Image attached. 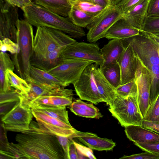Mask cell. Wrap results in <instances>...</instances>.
Segmentation results:
<instances>
[{
    "mask_svg": "<svg viewBox=\"0 0 159 159\" xmlns=\"http://www.w3.org/2000/svg\"><path fill=\"white\" fill-rule=\"evenodd\" d=\"M15 140L17 143H9L7 150L12 159H66L56 136L41 129L37 122L32 121Z\"/></svg>",
    "mask_w": 159,
    "mask_h": 159,
    "instance_id": "1",
    "label": "cell"
},
{
    "mask_svg": "<svg viewBox=\"0 0 159 159\" xmlns=\"http://www.w3.org/2000/svg\"><path fill=\"white\" fill-rule=\"evenodd\" d=\"M127 39L130 42L136 56L150 73V107L159 94V43L154 38L143 33Z\"/></svg>",
    "mask_w": 159,
    "mask_h": 159,
    "instance_id": "2",
    "label": "cell"
},
{
    "mask_svg": "<svg viewBox=\"0 0 159 159\" xmlns=\"http://www.w3.org/2000/svg\"><path fill=\"white\" fill-rule=\"evenodd\" d=\"M22 10L25 19L32 26L58 30L73 39H81L86 35L83 28L74 24L68 17L58 15L33 1L25 5Z\"/></svg>",
    "mask_w": 159,
    "mask_h": 159,
    "instance_id": "3",
    "label": "cell"
},
{
    "mask_svg": "<svg viewBox=\"0 0 159 159\" xmlns=\"http://www.w3.org/2000/svg\"><path fill=\"white\" fill-rule=\"evenodd\" d=\"M16 43L18 52L12 59L18 75L26 81L29 76L30 59L33 50L34 36L32 25L26 20L19 19L16 23Z\"/></svg>",
    "mask_w": 159,
    "mask_h": 159,
    "instance_id": "4",
    "label": "cell"
},
{
    "mask_svg": "<svg viewBox=\"0 0 159 159\" xmlns=\"http://www.w3.org/2000/svg\"><path fill=\"white\" fill-rule=\"evenodd\" d=\"M76 40L64 32L43 26L37 27L32 55H43L66 47Z\"/></svg>",
    "mask_w": 159,
    "mask_h": 159,
    "instance_id": "5",
    "label": "cell"
},
{
    "mask_svg": "<svg viewBox=\"0 0 159 159\" xmlns=\"http://www.w3.org/2000/svg\"><path fill=\"white\" fill-rule=\"evenodd\" d=\"M109 105L112 115L122 126H142L144 119L139 107L138 95L125 98L117 95Z\"/></svg>",
    "mask_w": 159,
    "mask_h": 159,
    "instance_id": "6",
    "label": "cell"
},
{
    "mask_svg": "<svg viewBox=\"0 0 159 159\" xmlns=\"http://www.w3.org/2000/svg\"><path fill=\"white\" fill-rule=\"evenodd\" d=\"M123 13L118 5H112L86 27L87 41L94 43L105 38V35L112 25L123 18Z\"/></svg>",
    "mask_w": 159,
    "mask_h": 159,
    "instance_id": "7",
    "label": "cell"
},
{
    "mask_svg": "<svg viewBox=\"0 0 159 159\" xmlns=\"http://www.w3.org/2000/svg\"><path fill=\"white\" fill-rule=\"evenodd\" d=\"M92 61L81 59L61 58L57 66L47 71L61 83L65 88L74 84Z\"/></svg>",
    "mask_w": 159,
    "mask_h": 159,
    "instance_id": "8",
    "label": "cell"
},
{
    "mask_svg": "<svg viewBox=\"0 0 159 159\" xmlns=\"http://www.w3.org/2000/svg\"><path fill=\"white\" fill-rule=\"evenodd\" d=\"M61 58L91 61L100 67L104 63L101 49L98 44L76 41L64 48L61 52Z\"/></svg>",
    "mask_w": 159,
    "mask_h": 159,
    "instance_id": "9",
    "label": "cell"
},
{
    "mask_svg": "<svg viewBox=\"0 0 159 159\" xmlns=\"http://www.w3.org/2000/svg\"><path fill=\"white\" fill-rule=\"evenodd\" d=\"M33 117L31 109L20 100L9 112L1 118L7 130L21 133L29 129Z\"/></svg>",
    "mask_w": 159,
    "mask_h": 159,
    "instance_id": "10",
    "label": "cell"
},
{
    "mask_svg": "<svg viewBox=\"0 0 159 159\" xmlns=\"http://www.w3.org/2000/svg\"><path fill=\"white\" fill-rule=\"evenodd\" d=\"M95 64L92 63L84 70L79 78L73 84L75 92L80 98L97 104L103 102L94 80Z\"/></svg>",
    "mask_w": 159,
    "mask_h": 159,
    "instance_id": "11",
    "label": "cell"
},
{
    "mask_svg": "<svg viewBox=\"0 0 159 159\" xmlns=\"http://www.w3.org/2000/svg\"><path fill=\"white\" fill-rule=\"evenodd\" d=\"M135 55L136 60L134 80L137 87L139 107L144 119L149 107L152 80L149 70Z\"/></svg>",
    "mask_w": 159,
    "mask_h": 159,
    "instance_id": "12",
    "label": "cell"
},
{
    "mask_svg": "<svg viewBox=\"0 0 159 159\" xmlns=\"http://www.w3.org/2000/svg\"><path fill=\"white\" fill-rule=\"evenodd\" d=\"M0 39L7 38L16 43L18 7L4 0H0Z\"/></svg>",
    "mask_w": 159,
    "mask_h": 159,
    "instance_id": "13",
    "label": "cell"
},
{
    "mask_svg": "<svg viewBox=\"0 0 159 159\" xmlns=\"http://www.w3.org/2000/svg\"><path fill=\"white\" fill-rule=\"evenodd\" d=\"M31 110L40 128L47 133L55 136L72 137L76 130L71 125L41 112L32 109Z\"/></svg>",
    "mask_w": 159,
    "mask_h": 159,
    "instance_id": "14",
    "label": "cell"
},
{
    "mask_svg": "<svg viewBox=\"0 0 159 159\" xmlns=\"http://www.w3.org/2000/svg\"><path fill=\"white\" fill-rule=\"evenodd\" d=\"M125 50L118 63L121 73V83L122 85L134 79L136 57L130 42L127 39Z\"/></svg>",
    "mask_w": 159,
    "mask_h": 159,
    "instance_id": "15",
    "label": "cell"
},
{
    "mask_svg": "<svg viewBox=\"0 0 159 159\" xmlns=\"http://www.w3.org/2000/svg\"><path fill=\"white\" fill-rule=\"evenodd\" d=\"M92 149L98 151H109L113 149L116 143L111 139L98 137L96 134L75 130L72 136Z\"/></svg>",
    "mask_w": 159,
    "mask_h": 159,
    "instance_id": "16",
    "label": "cell"
},
{
    "mask_svg": "<svg viewBox=\"0 0 159 159\" xmlns=\"http://www.w3.org/2000/svg\"><path fill=\"white\" fill-rule=\"evenodd\" d=\"M26 81L49 89L63 87L61 82L47 71L31 65L29 69V77Z\"/></svg>",
    "mask_w": 159,
    "mask_h": 159,
    "instance_id": "17",
    "label": "cell"
},
{
    "mask_svg": "<svg viewBox=\"0 0 159 159\" xmlns=\"http://www.w3.org/2000/svg\"><path fill=\"white\" fill-rule=\"evenodd\" d=\"M28 83L30 87V91L26 95L21 94L20 98V101L25 104L39 96L47 95L73 96L74 95L72 90L66 89L63 87L49 89L34 83Z\"/></svg>",
    "mask_w": 159,
    "mask_h": 159,
    "instance_id": "18",
    "label": "cell"
},
{
    "mask_svg": "<svg viewBox=\"0 0 159 159\" xmlns=\"http://www.w3.org/2000/svg\"><path fill=\"white\" fill-rule=\"evenodd\" d=\"M140 30L132 26L123 18L117 20L110 28L105 38L108 39H125L139 35Z\"/></svg>",
    "mask_w": 159,
    "mask_h": 159,
    "instance_id": "19",
    "label": "cell"
},
{
    "mask_svg": "<svg viewBox=\"0 0 159 159\" xmlns=\"http://www.w3.org/2000/svg\"><path fill=\"white\" fill-rule=\"evenodd\" d=\"M125 48L123 40L111 39L101 49L104 60L102 68L118 63L122 56Z\"/></svg>",
    "mask_w": 159,
    "mask_h": 159,
    "instance_id": "20",
    "label": "cell"
},
{
    "mask_svg": "<svg viewBox=\"0 0 159 159\" xmlns=\"http://www.w3.org/2000/svg\"><path fill=\"white\" fill-rule=\"evenodd\" d=\"M93 75L98 92L103 102L109 105L117 96L116 88L107 79L98 66L95 64Z\"/></svg>",
    "mask_w": 159,
    "mask_h": 159,
    "instance_id": "21",
    "label": "cell"
},
{
    "mask_svg": "<svg viewBox=\"0 0 159 159\" xmlns=\"http://www.w3.org/2000/svg\"><path fill=\"white\" fill-rule=\"evenodd\" d=\"M127 138L134 144L159 142V134L141 125H130L125 127Z\"/></svg>",
    "mask_w": 159,
    "mask_h": 159,
    "instance_id": "22",
    "label": "cell"
},
{
    "mask_svg": "<svg viewBox=\"0 0 159 159\" xmlns=\"http://www.w3.org/2000/svg\"><path fill=\"white\" fill-rule=\"evenodd\" d=\"M73 97L60 95L41 96L35 98L26 105L30 108L66 107L71 104Z\"/></svg>",
    "mask_w": 159,
    "mask_h": 159,
    "instance_id": "23",
    "label": "cell"
},
{
    "mask_svg": "<svg viewBox=\"0 0 159 159\" xmlns=\"http://www.w3.org/2000/svg\"><path fill=\"white\" fill-rule=\"evenodd\" d=\"M62 48L53 52L40 55H32L30 59L31 65L48 71L60 62L62 52L66 48Z\"/></svg>",
    "mask_w": 159,
    "mask_h": 159,
    "instance_id": "24",
    "label": "cell"
},
{
    "mask_svg": "<svg viewBox=\"0 0 159 159\" xmlns=\"http://www.w3.org/2000/svg\"><path fill=\"white\" fill-rule=\"evenodd\" d=\"M150 1L140 0L132 9L123 14V18L134 27L141 30L147 16Z\"/></svg>",
    "mask_w": 159,
    "mask_h": 159,
    "instance_id": "25",
    "label": "cell"
},
{
    "mask_svg": "<svg viewBox=\"0 0 159 159\" xmlns=\"http://www.w3.org/2000/svg\"><path fill=\"white\" fill-rule=\"evenodd\" d=\"M14 64L10 55L6 52L0 53V93H5L12 89L7 75L8 70L14 71Z\"/></svg>",
    "mask_w": 159,
    "mask_h": 159,
    "instance_id": "26",
    "label": "cell"
},
{
    "mask_svg": "<svg viewBox=\"0 0 159 159\" xmlns=\"http://www.w3.org/2000/svg\"><path fill=\"white\" fill-rule=\"evenodd\" d=\"M69 108L75 115L81 117L99 119L102 116L99 109L92 103H87L80 99L72 102Z\"/></svg>",
    "mask_w": 159,
    "mask_h": 159,
    "instance_id": "27",
    "label": "cell"
},
{
    "mask_svg": "<svg viewBox=\"0 0 159 159\" xmlns=\"http://www.w3.org/2000/svg\"><path fill=\"white\" fill-rule=\"evenodd\" d=\"M35 3L60 16L68 17L71 5L69 0H32Z\"/></svg>",
    "mask_w": 159,
    "mask_h": 159,
    "instance_id": "28",
    "label": "cell"
},
{
    "mask_svg": "<svg viewBox=\"0 0 159 159\" xmlns=\"http://www.w3.org/2000/svg\"><path fill=\"white\" fill-rule=\"evenodd\" d=\"M71 6L98 18L111 6L104 7L96 4L91 0H69Z\"/></svg>",
    "mask_w": 159,
    "mask_h": 159,
    "instance_id": "29",
    "label": "cell"
},
{
    "mask_svg": "<svg viewBox=\"0 0 159 159\" xmlns=\"http://www.w3.org/2000/svg\"><path fill=\"white\" fill-rule=\"evenodd\" d=\"M68 17L74 24L82 28H86L97 18L72 6L69 12Z\"/></svg>",
    "mask_w": 159,
    "mask_h": 159,
    "instance_id": "30",
    "label": "cell"
},
{
    "mask_svg": "<svg viewBox=\"0 0 159 159\" xmlns=\"http://www.w3.org/2000/svg\"><path fill=\"white\" fill-rule=\"evenodd\" d=\"M100 69L107 79L114 87L116 88L120 85L121 73L118 63Z\"/></svg>",
    "mask_w": 159,
    "mask_h": 159,
    "instance_id": "31",
    "label": "cell"
},
{
    "mask_svg": "<svg viewBox=\"0 0 159 159\" xmlns=\"http://www.w3.org/2000/svg\"><path fill=\"white\" fill-rule=\"evenodd\" d=\"M7 75L11 87L19 91L22 95H26L29 92L30 87L25 80L10 70H8Z\"/></svg>",
    "mask_w": 159,
    "mask_h": 159,
    "instance_id": "32",
    "label": "cell"
},
{
    "mask_svg": "<svg viewBox=\"0 0 159 159\" xmlns=\"http://www.w3.org/2000/svg\"><path fill=\"white\" fill-rule=\"evenodd\" d=\"M43 112L49 116L69 125L68 112L66 107H38L31 108Z\"/></svg>",
    "mask_w": 159,
    "mask_h": 159,
    "instance_id": "33",
    "label": "cell"
},
{
    "mask_svg": "<svg viewBox=\"0 0 159 159\" xmlns=\"http://www.w3.org/2000/svg\"><path fill=\"white\" fill-rule=\"evenodd\" d=\"M141 30L142 33L159 36V17L146 16Z\"/></svg>",
    "mask_w": 159,
    "mask_h": 159,
    "instance_id": "34",
    "label": "cell"
},
{
    "mask_svg": "<svg viewBox=\"0 0 159 159\" xmlns=\"http://www.w3.org/2000/svg\"><path fill=\"white\" fill-rule=\"evenodd\" d=\"M117 96L127 97L130 96L138 95L137 87L134 79L116 88Z\"/></svg>",
    "mask_w": 159,
    "mask_h": 159,
    "instance_id": "35",
    "label": "cell"
},
{
    "mask_svg": "<svg viewBox=\"0 0 159 159\" xmlns=\"http://www.w3.org/2000/svg\"><path fill=\"white\" fill-rule=\"evenodd\" d=\"M19 47L17 43L11 39L5 38L0 40V50L1 52H8L13 55L17 53Z\"/></svg>",
    "mask_w": 159,
    "mask_h": 159,
    "instance_id": "36",
    "label": "cell"
},
{
    "mask_svg": "<svg viewBox=\"0 0 159 159\" xmlns=\"http://www.w3.org/2000/svg\"><path fill=\"white\" fill-rule=\"evenodd\" d=\"M144 120L159 121V94L154 102L149 107Z\"/></svg>",
    "mask_w": 159,
    "mask_h": 159,
    "instance_id": "37",
    "label": "cell"
},
{
    "mask_svg": "<svg viewBox=\"0 0 159 159\" xmlns=\"http://www.w3.org/2000/svg\"><path fill=\"white\" fill-rule=\"evenodd\" d=\"M76 147L78 159H96L92 149L74 141Z\"/></svg>",
    "mask_w": 159,
    "mask_h": 159,
    "instance_id": "38",
    "label": "cell"
},
{
    "mask_svg": "<svg viewBox=\"0 0 159 159\" xmlns=\"http://www.w3.org/2000/svg\"><path fill=\"white\" fill-rule=\"evenodd\" d=\"M0 104L20 99L21 93L19 91L13 89L5 93H0Z\"/></svg>",
    "mask_w": 159,
    "mask_h": 159,
    "instance_id": "39",
    "label": "cell"
},
{
    "mask_svg": "<svg viewBox=\"0 0 159 159\" xmlns=\"http://www.w3.org/2000/svg\"><path fill=\"white\" fill-rule=\"evenodd\" d=\"M142 150L159 155V142L134 144Z\"/></svg>",
    "mask_w": 159,
    "mask_h": 159,
    "instance_id": "40",
    "label": "cell"
},
{
    "mask_svg": "<svg viewBox=\"0 0 159 159\" xmlns=\"http://www.w3.org/2000/svg\"><path fill=\"white\" fill-rule=\"evenodd\" d=\"M144 152L134 154L130 155H124L120 159H159V155L147 151Z\"/></svg>",
    "mask_w": 159,
    "mask_h": 159,
    "instance_id": "41",
    "label": "cell"
},
{
    "mask_svg": "<svg viewBox=\"0 0 159 159\" xmlns=\"http://www.w3.org/2000/svg\"><path fill=\"white\" fill-rule=\"evenodd\" d=\"M147 16L159 17V0H150L149 3Z\"/></svg>",
    "mask_w": 159,
    "mask_h": 159,
    "instance_id": "42",
    "label": "cell"
},
{
    "mask_svg": "<svg viewBox=\"0 0 159 159\" xmlns=\"http://www.w3.org/2000/svg\"><path fill=\"white\" fill-rule=\"evenodd\" d=\"M6 130L3 123L0 124V150L7 151L9 143L8 142Z\"/></svg>",
    "mask_w": 159,
    "mask_h": 159,
    "instance_id": "43",
    "label": "cell"
},
{
    "mask_svg": "<svg viewBox=\"0 0 159 159\" xmlns=\"http://www.w3.org/2000/svg\"><path fill=\"white\" fill-rule=\"evenodd\" d=\"M59 142L64 153L66 159H68V150L69 142L71 139V136H56Z\"/></svg>",
    "mask_w": 159,
    "mask_h": 159,
    "instance_id": "44",
    "label": "cell"
},
{
    "mask_svg": "<svg viewBox=\"0 0 159 159\" xmlns=\"http://www.w3.org/2000/svg\"><path fill=\"white\" fill-rule=\"evenodd\" d=\"M20 100V99L0 104L1 118L9 112L19 101Z\"/></svg>",
    "mask_w": 159,
    "mask_h": 159,
    "instance_id": "45",
    "label": "cell"
},
{
    "mask_svg": "<svg viewBox=\"0 0 159 159\" xmlns=\"http://www.w3.org/2000/svg\"><path fill=\"white\" fill-rule=\"evenodd\" d=\"M140 0H122L117 4L123 14L132 9Z\"/></svg>",
    "mask_w": 159,
    "mask_h": 159,
    "instance_id": "46",
    "label": "cell"
},
{
    "mask_svg": "<svg viewBox=\"0 0 159 159\" xmlns=\"http://www.w3.org/2000/svg\"><path fill=\"white\" fill-rule=\"evenodd\" d=\"M142 126L159 134V121H151L143 119Z\"/></svg>",
    "mask_w": 159,
    "mask_h": 159,
    "instance_id": "47",
    "label": "cell"
},
{
    "mask_svg": "<svg viewBox=\"0 0 159 159\" xmlns=\"http://www.w3.org/2000/svg\"><path fill=\"white\" fill-rule=\"evenodd\" d=\"M71 139L69 142L68 150V159H78L76 147Z\"/></svg>",
    "mask_w": 159,
    "mask_h": 159,
    "instance_id": "48",
    "label": "cell"
},
{
    "mask_svg": "<svg viewBox=\"0 0 159 159\" xmlns=\"http://www.w3.org/2000/svg\"><path fill=\"white\" fill-rule=\"evenodd\" d=\"M13 6L20 8L21 9L25 5L23 0H4Z\"/></svg>",
    "mask_w": 159,
    "mask_h": 159,
    "instance_id": "49",
    "label": "cell"
},
{
    "mask_svg": "<svg viewBox=\"0 0 159 159\" xmlns=\"http://www.w3.org/2000/svg\"><path fill=\"white\" fill-rule=\"evenodd\" d=\"M91 0L97 4L104 7H108L112 5L109 0Z\"/></svg>",
    "mask_w": 159,
    "mask_h": 159,
    "instance_id": "50",
    "label": "cell"
},
{
    "mask_svg": "<svg viewBox=\"0 0 159 159\" xmlns=\"http://www.w3.org/2000/svg\"><path fill=\"white\" fill-rule=\"evenodd\" d=\"M113 5L118 4L122 0H109Z\"/></svg>",
    "mask_w": 159,
    "mask_h": 159,
    "instance_id": "51",
    "label": "cell"
},
{
    "mask_svg": "<svg viewBox=\"0 0 159 159\" xmlns=\"http://www.w3.org/2000/svg\"><path fill=\"white\" fill-rule=\"evenodd\" d=\"M25 5L28 4L33 1L32 0H23Z\"/></svg>",
    "mask_w": 159,
    "mask_h": 159,
    "instance_id": "52",
    "label": "cell"
},
{
    "mask_svg": "<svg viewBox=\"0 0 159 159\" xmlns=\"http://www.w3.org/2000/svg\"><path fill=\"white\" fill-rule=\"evenodd\" d=\"M148 35H149L150 36L156 39L157 41L158 42V43H159V36H154V35H149V34H148Z\"/></svg>",
    "mask_w": 159,
    "mask_h": 159,
    "instance_id": "53",
    "label": "cell"
}]
</instances>
